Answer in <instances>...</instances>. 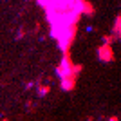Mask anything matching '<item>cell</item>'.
<instances>
[{
  "label": "cell",
  "instance_id": "obj_1",
  "mask_svg": "<svg viewBox=\"0 0 121 121\" xmlns=\"http://www.w3.org/2000/svg\"><path fill=\"white\" fill-rule=\"evenodd\" d=\"M74 25H51V35L56 38L58 42V47H60L63 52L69 51L72 40H74Z\"/></svg>",
  "mask_w": 121,
  "mask_h": 121
},
{
  "label": "cell",
  "instance_id": "obj_2",
  "mask_svg": "<svg viewBox=\"0 0 121 121\" xmlns=\"http://www.w3.org/2000/svg\"><path fill=\"white\" fill-rule=\"evenodd\" d=\"M56 74H58V78L76 76V67L71 63V60H69V56H67V54H63V58H61V63L56 67Z\"/></svg>",
  "mask_w": 121,
  "mask_h": 121
},
{
  "label": "cell",
  "instance_id": "obj_3",
  "mask_svg": "<svg viewBox=\"0 0 121 121\" xmlns=\"http://www.w3.org/2000/svg\"><path fill=\"white\" fill-rule=\"evenodd\" d=\"M76 85V76H67V78H61V89L63 91H72Z\"/></svg>",
  "mask_w": 121,
  "mask_h": 121
},
{
  "label": "cell",
  "instance_id": "obj_4",
  "mask_svg": "<svg viewBox=\"0 0 121 121\" xmlns=\"http://www.w3.org/2000/svg\"><path fill=\"white\" fill-rule=\"evenodd\" d=\"M99 60H103V61H110L112 60V51H110L108 45L99 47Z\"/></svg>",
  "mask_w": 121,
  "mask_h": 121
},
{
  "label": "cell",
  "instance_id": "obj_5",
  "mask_svg": "<svg viewBox=\"0 0 121 121\" xmlns=\"http://www.w3.org/2000/svg\"><path fill=\"white\" fill-rule=\"evenodd\" d=\"M51 91V87L49 85H43V87H38V96H40V98H43V96H47V92H49Z\"/></svg>",
  "mask_w": 121,
  "mask_h": 121
},
{
  "label": "cell",
  "instance_id": "obj_6",
  "mask_svg": "<svg viewBox=\"0 0 121 121\" xmlns=\"http://www.w3.org/2000/svg\"><path fill=\"white\" fill-rule=\"evenodd\" d=\"M108 121H119V119H117L116 116H112V117H110V119H108Z\"/></svg>",
  "mask_w": 121,
  "mask_h": 121
}]
</instances>
